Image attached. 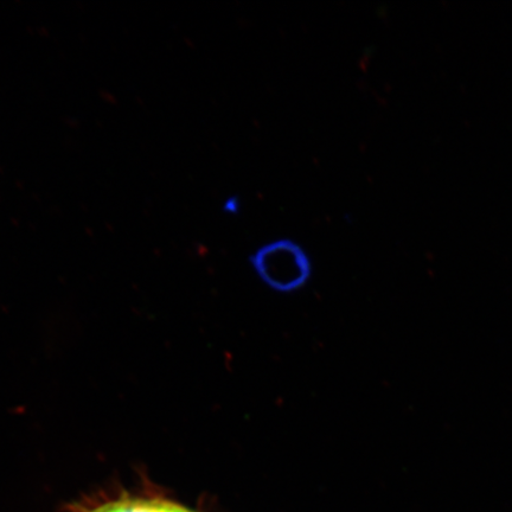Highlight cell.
Masks as SVG:
<instances>
[{"instance_id":"cell-1","label":"cell","mask_w":512,"mask_h":512,"mask_svg":"<svg viewBox=\"0 0 512 512\" xmlns=\"http://www.w3.org/2000/svg\"><path fill=\"white\" fill-rule=\"evenodd\" d=\"M249 260L260 279L280 292L296 291L311 277L309 256L292 240L267 243Z\"/></svg>"},{"instance_id":"cell-2","label":"cell","mask_w":512,"mask_h":512,"mask_svg":"<svg viewBox=\"0 0 512 512\" xmlns=\"http://www.w3.org/2000/svg\"><path fill=\"white\" fill-rule=\"evenodd\" d=\"M93 512H191L179 505L153 499H123L101 505Z\"/></svg>"}]
</instances>
